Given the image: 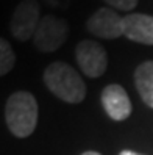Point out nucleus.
Returning <instances> with one entry per match:
<instances>
[{"label":"nucleus","mask_w":153,"mask_h":155,"mask_svg":"<svg viewBox=\"0 0 153 155\" xmlns=\"http://www.w3.org/2000/svg\"><path fill=\"white\" fill-rule=\"evenodd\" d=\"M81 155H102V153H98V152H95V150H86V152H83Z\"/></svg>","instance_id":"nucleus-13"},{"label":"nucleus","mask_w":153,"mask_h":155,"mask_svg":"<svg viewBox=\"0 0 153 155\" xmlns=\"http://www.w3.org/2000/svg\"><path fill=\"white\" fill-rule=\"evenodd\" d=\"M123 36L134 42L153 45V17L142 13L123 16Z\"/></svg>","instance_id":"nucleus-8"},{"label":"nucleus","mask_w":153,"mask_h":155,"mask_svg":"<svg viewBox=\"0 0 153 155\" xmlns=\"http://www.w3.org/2000/svg\"><path fill=\"white\" fill-rule=\"evenodd\" d=\"M67 36H69L67 22L61 17L47 14L39 22L38 30L33 36V44L38 50L44 53H50L58 50L66 42Z\"/></svg>","instance_id":"nucleus-3"},{"label":"nucleus","mask_w":153,"mask_h":155,"mask_svg":"<svg viewBox=\"0 0 153 155\" xmlns=\"http://www.w3.org/2000/svg\"><path fill=\"white\" fill-rule=\"evenodd\" d=\"M134 83L141 99L153 108V61H144L134 72Z\"/></svg>","instance_id":"nucleus-9"},{"label":"nucleus","mask_w":153,"mask_h":155,"mask_svg":"<svg viewBox=\"0 0 153 155\" xmlns=\"http://www.w3.org/2000/svg\"><path fill=\"white\" fill-rule=\"evenodd\" d=\"M119 155H142V153H138V152H133V150H122Z\"/></svg>","instance_id":"nucleus-12"},{"label":"nucleus","mask_w":153,"mask_h":155,"mask_svg":"<svg viewBox=\"0 0 153 155\" xmlns=\"http://www.w3.org/2000/svg\"><path fill=\"white\" fill-rule=\"evenodd\" d=\"M16 64V53L13 45L5 38H0V77L6 75Z\"/></svg>","instance_id":"nucleus-10"},{"label":"nucleus","mask_w":153,"mask_h":155,"mask_svg":"<svg viewBox=\"0 0 153 155\" xmlns=\"http://www.w3.org/2000/svg\"><path fill=\"white\" fill-rule=\"evenodd\" d=\"M103 2H106L113 10L119 11H131L138 5V0H103Z\"/></svg>","instance_id":"nucleus-11"},{"label":"nucleus","mask_w":153,"mask_h":155,"mask_svg":"<svg viewBox=\"0 0 153 155\" xmlns=\"http://www.w3.org/2000/svg\"><path fill=\"white\" fill-rule=\"evenodd\" d=\"M86 30L95 38L116 39L123 36V17L113 8H98L88 19Z\"/></svg>","instance_id":"nucleus-6"},{"label":"nucleus","mask_w":153,"mask_h":155,"mask_svg":"<svg viewBox=\"0 0 153 155\" xmlns=\"http://www.w3.org/2000/svg\"><path fill=\"white\" fill-rule=\"evenodd\" d=\"M38 114V100L28 91H16L8 97L5 119L10 132L17 138H27L36 130Z\"/></svg>","instance_id":"nucleus-2"},{"label":"nucleus","mask_w":153,"mask_h":155,"mask_svg":"<svg viewBox=\"0 0 153 155\" xmlns=\"http://www.w3.org/2000/svg\"><path fill=\"white\" fill-rule=\"evenodd\" d=\"M44 83L58 99L80 104L86 97V83L78 72L64 61H53L44 71Z\"/></svg>","instance_id":"nucleus-1"},{"label":"nucleus","mask_w":153,"mask_h":155,"mask_svg":"<svg viewBox=\"0 0 153 155\" xmlns=\"http://www.w3.org/2000/svg\"><path fill=\"white\" fill-rule=\"evenodd\" d=\"M41 19V5L38 0H22L11 16L10 31L17 41L33 39Z\"/></svg>","instance_id":"nucleus-4"},{"label":"nucleus","mask_w":153,"mask_h":155,"mask_svg":"<svg viewBox=\"0 0 153 155\" xmlns=\"http://www.w3.org/2000/svg\"><path fill=\"white\" fill-rule=\"evenodd\" d=\"M75 58L81 72L91 78L102 77L108 68L106 50L94 39H83L75 49Z\"/></svg>","instance_id":"nucleus-5"},{"label":"nucleus","mask_w":153,"mask_h":155,"mask_svg":"<svg viewBox=\"0 0 153 155\" xmlns=\"http://www.w3.org/2000/svg\"><path fill=\"white\" fill-rule=\"evenodd\" d=\"M102 105L106 114L114 121H125L131 114V102L120 85H108L102 91Z\"/></svg>","instance_id":"nucleus-7"}]
</instances>
